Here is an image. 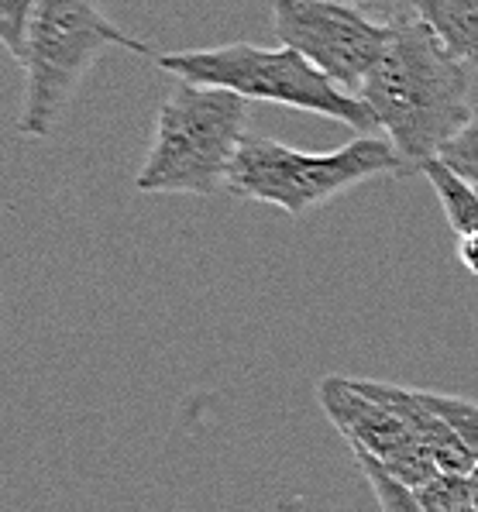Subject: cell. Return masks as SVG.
Returning <instances> with one entry per match:
<instances>
[{
  "mask_svg": "<svg viewBox=\"0 0 478 512\" xmlns=\"http://www.w3.org/2000/svg\"><path fill=\"white\" fill-rule=\"evenodd\" d=\"M468 66L444 49L417 14L393 21L386 52L358 86L375 128L386 131L406 172H420L472 117Z\"/></svg>",
  "mask_w": 478,
  "mask_h": 512,
  "instance_id": "6da1fadb",
  "label": "cell"
},
{
  "mask_svg": "<svg viewBox=\"0 0 478 512\" xmlns=\"http://www.w3.org/2000/svg\"><path fill=\"white\" fill-rule=\"evenodd\" d=\"M248 138V100L221 86L179 80L155 114L152 148L141 162L138 193L214 196L227 189L234 155Z\"/></svg>",
  "mask_w": 478,
  "mask_h": 512,
  "instance_id": "7a4b0ae2",
  "label": "cell"
},
{
  "mask_svg": "<svg viewBox=\"0 0 478 512\" xmlns=\"http://www.w3.org/2000/svg\"><path fill=\"white\" fill-rule=\"evenodd\" d=\"M107 49L155 55L152 45L131 38L93 0H38L25 52V107L18 117L21 138L42 141L56 131L76 90Z\"/></svg>",
  "mask_w": 478,
  "mask_h": 512,
  "instance_id": "3957f363",
  "label": "cell"
},
{
  "mask_svg": "<svg viewBox=\"0 0 478 512\" xmlns=\"http://www.w3.org/2000/svg\"><path fill=\"white\" fill-rule=\"evenodd\" d=\"M399 172H406V162L389 138L358 135L334 152H300L276 138L248 135L234 155L227 193L238 200L269 203L289 217H303L365 179Z\"/></svg>",
  "mask_w": 478,
  "mask_h": 512,
  "instance_id": "277c9868",
  "label": "cell"
},
{
  "mask_svg": "<svg viewBox=\"0 0 478 512\" xmlns=\"http://www.w3.org/2000/svg\"><path fill=\"white\" fill-rule=\"evenodd\" d=\"M155 66L183 83L221 86L245 100H269V104L307 110V114L348 124L362 135L375 131V117L362 104V97L338 86L289 45L286 49H262L252 42H231L217 45V49L155 55Z\"/></svg>",
  "mask_w": 478,
  "mask_h": 512,
  "instance_id": "5b68a950",
  "label": "cell"
},
{
  "mask_svg": "<svg viewBox=\"0 0 478 512\" xmlns=\"http://www.w3.org/2000/svg\"><path fill=\"white\" fill-rule=\"evenodd\" d=\"M272 25L282 45L310 59L344 90L362 86L393 38V21L348 0H272Z\"/></svg>",
  "mask_w": 478,
  "mask_h": 512,
  "instance_id": "8992f818",
  "label": "cell"
},
{
  "mask_svg": "<svg viewBox=\"0 0 478 512\" xmlns=\"http://www.w3.org/2000/svg\"><path fill=\"white\" fill-rule=\"evenodd\" d=\"M317 399L331 423L344 433L351 451L372 454L382 468L410 488H420L434 475H441L437 461L406 427V420L382 399L368 396L355 385V378L327 375L317 382Z\"/></svg>",
  "mask_w": 478,
  "mask_h": 512,
  "instance_id": "52a82bcc",
  "label": "cell"
},
{
  "mask_svg": "<svg viewBox=\"0 0 478 512\" xmlns=\"http://www.w3.org/2000/svg\"><path fill=\"white\" fill-rule=\"evenodd\" d=\"M355 385L368 396L382 399L386 406H393L406 420V427L417 433V440L427 447L441 471H448V475H472L475 471V458L468 454V447L461 444V437L448 427L444 416H437L423 403L420 389H403V385L375 382V378H355Z\"/></svg>",
  "mask_w": 478,
  "mask_h": 512,
  "instance_id": "ba28073f",
  "label": "cell"
},
{
  "mask_svg": "<svg viewBox=\"0 0 478 512\" xmlns=\"http://www.w3.org/2000/svg\"><path fill=\"white\" fill-rule=\"evenodd\" d=\"M417 18L468 69H478V0H420Z\"/></svg>",
  "mask_w": 478,
  "mask_h": 512,
  "instance_id": "9c48e42d",
  "label": "cell"
},
{
  "mask_svg": "<svg viewBox=\"0 0 478 512\" xmlns=\"http://www.w3.org/2000/svg\"><path fill=\"white\" fill-rule=\"evenodd\" d=\"M420 172L430 179V186H434L437 200H441V210L444 217H448L451 231L458 234V238H468V234L478 231V189L468 183L465 176H458V172L451 169L448 162L437 155V159L423 162Z\"/></svg>",
  "mask_w": 478,
  "mask_h": 512,
  "instance_id": "30bf717a",
  "label": "cell"
},
{
  "mask_svg": "<svg viewBox=\"0 0 478 512\" xmlns=\"http://www.w3.org/2000/svg\"><path fill=\"white\" fill-rule=\"evenodd\" d=\"M355 461H358V468L365 471V478H368V485H372L375 502H379L382 512H430L420 502L417 488H410L406 482H399V478L389 475V471L382 468V464L375 461L372 454L355 451Z\"/></svg>",
  "mask_w": 478,
  "mask_h": 512,
  "instance_id": "8fae6325",
  "label": "cell"
},
{
  "mask_svg": "<svg viewBox=\"0 0 478 512\" xmlns=\"http://www.w3.org/2000/svg\"><path fill=\"white\" fill-rule=\"evenodd\" d=\"M417 495L430 512H478L468 475H448V471H441L430 482H423L417 488Z\"/></svg>",
  "mask_w": 478,
  "mask_h": 512,
  "instance_id": "7c38bea8",
  "label": "cell"
},
{
  "mask_svg": "<svg viewBox=\"0 0 478 512\" xmlns=\"http://www.w3.org/2000/svg\"><path fill=\"white\" fill-rule=\"evenodd\" d=\"M420 396L437 416L448 420V427L458 433L461 444L468 447V454H472L478 464V403L461 399V396H444V392H423V389H420Z\"/></svg>",
  "mask_w": 478,
  "mask_h": 512,
  "instance_id": "4fadbf2b",
  "label": "cell"
},
{
  "mask_svg": "<svg viewBox=\"0 0 478 512\" xmlns=\"http://www.w3.org/2000/svg\"><path fill=\"white\" fill-rule=\"evenodd\" d=\"M35 11L38 0H0V45L14 55V62H25Z\"/></svg>",
  "mask_w": 478,
  "mask_h": 512,
  "instance_id": "5bb4252c",
  "label": "cell"
},
{
  "mask_svg": "<svg viewBox=\"0 0 478 512\" xmlns=\"http://www.w3.org/2000/svg\"><path fill=\"white\" fill-rule=\"evenodd\" d=\"M441 159L478 189V104L472 107V117L465 121V128L441 148Z\"/></svg>",
  "mask_w": 478,
  "mask_h": 512,
  "instance_id": "9a60e30c",
  "label": "cell"
},
{
  "mask_svg": "<svg viewBox=\"0 0 478 512\" xmlns=\"http://www.w3.org/2000/svg\"><path fill=\"white\" fill-rule=\"evenodd\" d=\"M348 4L362 7V11L375 14V18H382V21H399V18L417 14L420 0H348Z\"/></svg>",
  "mask_w": 478,
  "mask_h": 512,
  "instance_id": "2e32d148",
  "label": "cell"
},
{
  "mask_svg": "<svg viewBox=\"0 0 478 512\" xmlns=\"http://www.w3.org/2000/svg\"><path fill=\"white\" fill-rule=\"evenodd\" d=\"M458 262L472 275H478V231L468 234V238H458Z\"/></svg>",
  "mask_w": 478,
  "mask_h": 512,
  "instance_id": "e0dca14e",
  "label": "cell"
},
{
  "mask_svg": "<svg viewBox=\"0 0 478 512\" xmlns=\"http://www.w3.org/2000/svg\"><path fill=\"white\" fill-rule=\"evenodd\" d=\"M468 482H472V492H475V502H478V464H475L472 475H468Z\"/></svg>",
  "mask_w": 478,
  "mask_h": 512,
  "instance_id": "ac0fdd59",
  "label": "cell"
}]
</instances>
